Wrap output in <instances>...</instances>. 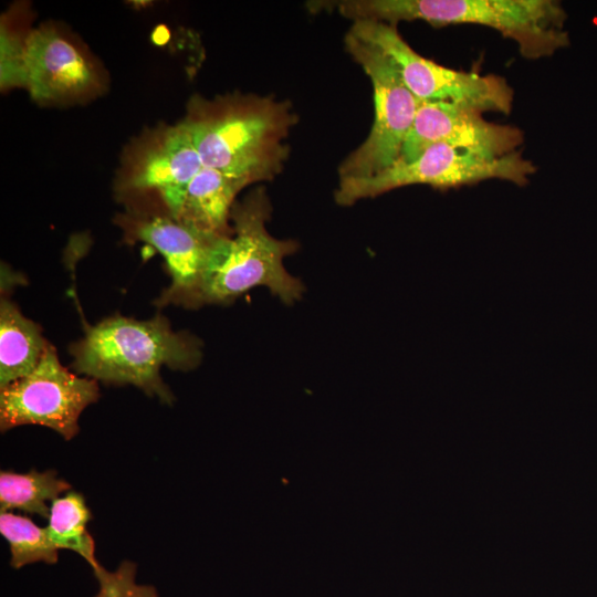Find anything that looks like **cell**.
I'll use <instances>...</instances> for the list:
<instances>
[{
	"mask_svg": "<svg viewBox=\"0 0 597 597\" xmlns=\"http://www.w3.org/2000/svg\"><path fill=\"white\" fill-rule=\"evenodd\" d=\"M296 115L289 102L239 92L191 96L181 123L202 165L250 184L273 179L289 156Z\"/></svg>",
	"mask_w": 597,
	"mask_h": 597,
	"instance_id": "1",
	"label": "cell"
},
{
	"mask_svg": "<svg viewBox=\"0 0 597 597\" xmlns=\"http://www.w3.org/2000/svg\"><path fill=\"white\" fill-rule=\"evenodd\" d=\"M70 352L77 373L108 384H132L166 404L174 396L160 377L161 366L189 370L202 356L200 341L174 332L160 314L148 321L116 315L85 325L84 337Z\"/></svg>",
	"mask_w": 597,
	"mask_h": 597,
	"instance_id": "2",
	"label": "cell"
},
{
	"mask_svg": "<svg viewBox=\"0 0 597 597\" xmlns=\"http://www.w3.org/2000/svg\"><path fill=\"white\" fill-rule=\"evenodd\" d=\"M353 21L397 25L421 20L433 27L478 24L513 40L521 55L537 60L569 45L566 11L556 0H345L333 2Z\"/></svg>",
	"mask_w": 597,
	"mask_h": 597,
	"instance_id": "3",
	"label": "cell"
},
{
	"mask_svg": "<svg viewBox=\"0 0 597 597\" xmlns=\"http://www.w3.org/2000/svg\"><path fill=\"white\" fill-rule=\"evenodd\" d=\"M271 210L264 188L234 202L230 213L233 233L203 275L200 306L231 303L256 286L268 287L287 305L302 297L303 283L283 265L298 244L293 240H279L268 232Z\"/></svg>",
	"mask_w": 597,
	"mask_h": 597,
	"instance_id": "4",
	"label": "cell"
},
{
	"mask_svg": "<svg viewBox=\"0 0 597 597\" xmlns=\"http://www.w3.org/2000/svg\"><path fill=\"white\" fill-rule=\"evenodd\" d=\"M535 171L534 164L519 150L504 157L490 158L446 144H436L415 160H397L377 175L341 179L335 200L341 206H350L358 200L410 185H428L447 190L488 179H502L524 186Z\"/></svg>",
	"mask_w": 597,
	"mask_h": 597,
	"instance_id": "5",
	"label": "cell"
},
{
	"mask_svg": "<svg viewBox=\"0 0 597 597\" xmlns=\"http://www.w3.org/2000/svg\"><path fill=\"white\" fill-rule=\"evenodd\" d=\"M348 32L383 52L392 62L406 86L421 102H451L482 113L509 115L512 111L514 91L504 77L438 64L418 54L399 34L397 25L358 20L354 21Z\"/></svg>",
	"mask_w": 597,
	"mask_h": 597,
	"instance_id": "6",
	"label": "cell"
},
{
	"mask_svg": "<svg viewBox=\"0 0 597 597\" xmlns=\"http://www.w3.org/2000/svg\"><path fill=\"white\" fill-rule=\"evenodd\" d=\"M344 42L346 51L371 81L375 117L367 138L345 158L338 174L341 179L366 178L399 158L421 101L406 86L383 52L349 32Z\"/></svg>",
	"mask_w": 597,
	"mask_h": 597,
	"instance_id": "7",
	"label": "cell"
},
{
	"mask_svg": "<svg viewBox=\"0 0 597 597\" xmlns=\"http://www.w3.org/2000/svg\"><path fill=\"white\" fill-rule=\"evenodd\" d=\"M98 397L96 379L72 374L46 343L33 371L1 388L0 428L39 425L70 440L78 432L80 415Z\"/></svg>",
	"mask_w": 597,
	"mask_h": 597,
	"instance_id": "8",
	"label": "cell"
},
{
	"mask_svg": "<svg viewBox=\"0 0 597 597\" xmlns=\"http://www.w3.org/2000/svg\"><path fill=\"white\" fill-rule=\"evenodd\" d=\"M191 135L181 122L146 128L124 149L116 172L119 196L156 193L167 213L178 217L188 187L202 168Z\"/></svg>",
	"mask_w": 597,
	"mask_h": 597,
	"instance_id": "9",
	"label": "cell"
},
{
	"mask_svg": "<svg viewBox=\"0 0 597 597\" xmlns=\"http://www.w3.org/2000/svg\"><path fill=\"white\" fill-rule=\"evenodd\" d=\"M23 75L32 100L43 105L87 102L107 87L100 62L75 35L53 22L30 31Z\"/></svg>",
	"mask_w": 597,
	"mask_h": 597,
	"instance_id": "10",
	"label": "cell"
},
{
	"mask_svg": "<svg viewBox=\"0 0 597 597\" xmlns=\"http://www.w3.org/2000/svg\"><path fill=\"white\" fill-rule=\"evenodd\" d=\"M116 221L128 241L150 244L165 259L171 284L155 304L159 307L168 304L200 306L203 275L232 235L196 229L168 213L126 212L118 214Z\"/></svg>",
	"mask_w": 597,
	"mask_h": 597,
	"instance_id": "11",
	"label": "cell"
},
{
	"mask_svg": "<svg viewBox=\"0 0 597 597\" xmlns=\"http://www.w3.org/2000/svg\"><path fill=\"white\" fill-rule=\"evenodd\" d=\"M523 142L521 128L488 122L474 107L451 102H420L397 160L412 161L436 144L500 158L516 151Z\"/></svg>",
	"mask_w": 597,
	"mask_h": 597,
	"instance_id": "12",
	"label": "cell"
},
{
	"mask_svg": "<svg viewBox=\"0 0 597 597\" xmlns=\"http://www.w3.org/2000/svg\"><path fill=\"white\" fill-rule=\"evenodd\" d=\"M250 182L202 166L191 180L177 220L196 229L232 235L229 226L237 195Z\"/></svg>",
	"mask_w": 597,
	"mask_h": 597,
	"instance_id": "13",
	"label": "cell"
},
{
	"mask_svg": "<svg viewBox=\"0 0 597 597\" xmlns=\"http://www.w3.org/2000/svg\"><path fill=\"white\" fill-rule=\"evenodd\" d=\"M46 341L41 327L21 314L15 304L0 303V388L28 376L36 367Z\"/></svg>",
	"mask_w": 597,
	"mask_h": 597,
	"instance_id": "14",
	"label": "cell"
},
{
	"mask_svg": "<svg viewBox=\"0 0 597 597\" xmlns=\"http://www.w3.org/2000/svg\"><path fill=\"white\" fill-rule=\"evenodd\" d=\"M48 519V536L59 549L77 553L91 565L94 574L103 568L96 561L94 540L86 528L91 512L80 493L69 492L53 500Z\"/></svg>",
	"mask_w": 597,
	"mask_h": 597,
	"instance_id": "15",
	"label": "cell"
},
{
	"mask_svg": "<svg viewBox=\"0 0 597 597\" xmlns=\"http://www.w3.org/2000/svg\"><path fill=\"white\" fill-rule=\"evenodd\" d=\"M71 485L56 476L54 470L38 472L32 469L28 473L1 471L0 473V509L1 512L20 510L30 514L49 517L48 501H53Z\"/></svg>",
	"mask_w": 597,
	"mask_h": 597,
	"instance_id": "16",
	"label": "cell"
},
{
	"mask_svg": "<svg viewBox=\"0 0 597 597\" xmlns=\"http://www.w3.org/2000/svg\"><path fill=\"white\" fill-rule=\"evenodd\" d=\"M0 532L10 545L13 568L35 562L55 564L59 559V548L49 538L46 530L27 516L1 512Z\"/></svg>",
	"mask_w": 597,
	"mask_h": 597,
	"instance_id": "17",
	"label": "cell"
},
{
	"mask_svg": "<svg viewBox=\"0 0 597 597\" xmlns=\"http://www.w3.org/2000/svg\"><path fill=\"white\" fill-rule=\"evenodd\" d=\"M136 565L124 562L116 572L109 573L104 567L95 573L100 590L95 597H158L153 586L135 583Z\"/></svg>",
	"mask_w": 597,
	"mask_h": 597,
	"instance_id": "18",
	"label": "cell"
}]
</instances>
